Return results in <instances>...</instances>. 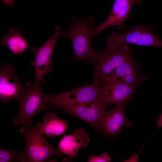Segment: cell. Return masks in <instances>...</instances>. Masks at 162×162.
<instances>
[{"label":"cell","instance_id":"obj_14","mask_svg":"<svg viewBox=\"0 0 162 162\" xmlns=\"http://www.w3.org/2000/svg\"><path fill=\"white\" fill-rule=\"evenodd\" d=\"M43 122L37 124L40 133L47 137L60 136L64 134L69 125L68 122L59 118L53 112L46 114L43 117Z\"/></svg>","mask_w":162,"mask_h":162},{"label":"cell","instance_id":"obj_11","mask_svg":"<svg viewBox=\"0 0 162 162\" xmlns=\"http://www.w3.org/2000/svg\"><path fill=\"white\" fill-rule=\"evenodd\" d=\"M128 101L122 102L112 109L106 112L100 122L101 132L107 138L118 135L125 126L132 125L131 122L127 118L125 108Z\"/></svg>","mask_w":162,"mask_h":162},{"label":"cell","instance_id":"obj_4","mask_svg":"<svg viewBox=\"0 0 162 162\" xmlns=\"http://www.w3.org/2000/svg\"><path fill=\"white\" fill-rule=\"evenodd\" d=\"M20 132L25 141L24 148L27 156L21 162H45L53 155L61 156L62 152L58 148L52 147L39 132L37 125H21Z\"/></svg>","mask_w":162,"mask_h":162},{"label":"cell","instance_id":"obj_3","mask_svg":"<svg viewBox=\"0 0 162 162\" xmlns=\"http://www.w3.org/2000/svg\"><path fill=\"white\" fill-rule=\"evenodd\" d=\"M40 83L26 82L24 96L14 121L15 125L31 126L34 116L50 109L47 95L42 91Z\"/></svg>","mask_w":162,"mask_h":162},{"label":"cell","instance_id":"obj_17","mask_svg":"<svg viewBox=\"0 0 162 162\" xmlns=\"http://www.w3.org/2000/svg\"><path fill=\"white\" fill-rule=\"evenodd\" d=\"M27 156L26 150L16 152L0 148V162H21Z\"/></svg>","mask_w":162,"mask_h":162},{"label":"cell","instance_id":"obj_19","mask_svg":"<svg viewBox=\"0 0 162 162\" xmlns=\"http://www.w3.org/2000/svg\"><path fill=\"white\" fill-rule=\"evenodd\" d=\"M111 160V157L106 152L101 153L100 155L95 156L92 155L89 156L88 162H110Z\"/></svg>","mask_w":162,"mask_h":162},{"label":"cell","instance_id":"obj_12","mask_svg":"<svg viewBox=\"0 0 162 162\" xmlns=\"http://www.w3.org/2000/svg\"><path fill=\"white\" fill-rule=\"evenodd\" d=\"M141 4L142 2L139 0H115L107 19L95 27L94 37L105 29L112 26H118L119 29H123L126 20L130 17L132 7L134 5Z\"/></svg>","mask_w":162,"mask_h":162},{"label":"cell","instance_id":"obj_21","mask_svg":"<svg viewBox=\"0 0 162 162\" xmlns=\"http://www.w3.org/2000/svg\"><path fill=\"white\" fill-rule=\"evenodd\" d=\"M157 128L158 129L162 127V112L159 117L157 119Z\"/></svg>","mask_w":162,"mask_h":162},{"label":"cell","instance_id":"obj_9","mask_svg":"<svg viewBox=\"0 0 162 162\" xmlns=\"http://www.w3.org/2000/svg\"><path fill=\"white\" fill-rule=\"evenodd\" d=\"M16 70L10 64L0 63V98L3 101L14 98L20 105L24 96L26 86L20 82Z\"/></svg>","mask_w":162,"mask_h":162},{"label":"cell","instance_id":"obj_1","mask_svg":"<svg viewBox=\"0 0 162 162\" xmlns=\"http://www.w3.org/2000/svg\"><path fill=\"white\" fill-rule=\"evenodd\" d=\"M94 18L73 19L67 31H62L61 35L69 39L72 43L74 59L75 61L89 62L94 50L91 45L94 37Z\"/></svg>","mask_w":162,"mask_h":162},{"label":"cell","instance_id":"obj_15","mask_svg":"<svg viewBox=\"0 0 162 162\" xmlns=\"http://www.w3.org/2000/svg\"><path fill=\"white\" fill-rule=\"evenodd\" d=\"M1 43L3 47L7 46L13 55L22 54L29 46L20 30L13 28L9 29L8 34L1 38Z\"/></svg>","mask_w":162,"mask_h":162},{"label":"cell","instance_id":"obj_16","mask_svg":"<svg viewBox=\"0 0 162 162\" xmlns=\"http://www.w3.org/2000/svg\"><path fill=\"white\" fill-rule=\"evenodd\" d=\"M137 71L132 56L117 67L108 76L120 80L122 78Z\"/></svg>","mask_w":162,"mask_h":162},{"label":"cell","instance_id":"obj_10","mask_svg":"<svg viewBox=\"0 0 162 162\" xmlns=\"http://www.w3.org/2000/svg\"><path fill=\"white\" fill-rule=\"evenodd\" d=\"M101 94L108 106L118 104L132 98L136 89L130 87L115 78L110 76L104 77L100 82Z\"/></svg>","mask_w":162,"mask_h":162},{"label":"cell","instance_id":"obj_5","mask_svg":"<svg viewBox=\"0 0 162 162\" xmlns=\"http://www.w3.org/2000/svg\"><path fill=\"white\" fill-rule=\"evenodd\" d=\"M132 51L127 46L122 49L94 50L89 62L92 64L94 81L99 83L119 65L132 56Z\"/></svg>","mask_w":162,"mask_h":162},{"label":"cell","instance_id":"obj_20","mask_svg":"<svg viewBox=\"0 0 162 162\" xmlns=\"http://www.w3.org/2000/svg\"><path fill=\"white\" fill-rule=\"evenodd\" d=\"M2 2L5 5L9 7L14 6V2L13 0H1Z\"/></svg>","mask_w":162,"mask_h":162},{"label":"cell","instance_id":"obj_6","mask_svg":"<svg viewBox=\"0 0 162 162\" xmlns=\"http://www.w3.org/2000/svg\"><path fill=\"white\" fill-rule=\"evenodd\" d=\"M107 107L101 94L91 101L72 105L59 106L53 110L62 109L65 112L85 121L98 132H101L100 122Z\"/></svg>","mask_w":162,"mask_h":162},{"label":"cell","instance_id":"obj_2","mask_svg":"<svg viewBox=\"0 0 162 162\" xmlns=\"http://www.w3.org/2000/svg\"><path fill=\"white\" fill-rule=\"evenodd\" d=\"M109 49H122L128 44L162 48V40L155 34L151 25L132 26L120 32H113L105 38Z\"/></svg>","mask_w":162,"mask_h":162},{"label":"cell","instance_id":"obj_7","mask_svg":"<svg viewBox=\"0 0 162 162\" xmlns=\"http://www.w3.org/2000/svg\"><path fill=\"white\" fill-rule=\"evenodd\" d=\"M101 95L100 84L94 81L91 83L83 85L65 92L47 95L50 104V109L58 106L72 105L94 100Z\"/></svg>","mask_w":162,"mask_h":162},{"label":"cell","instance_id":"obj_8","mask_svg":"<svg viewBox=\"0 0 162 162\" xmlns=\"http://www.w3.org/2000/svg\"><path fill=\"white\" fill-rule=\"evenodd\" d=\"M61 30L60 26H56L52 36L42 46L38 48L34 47L31 48L34 57L30 64L35 68L36 82L44 83L46 82L44 77L45 74L52 70V53L56 41L61 35Z\"/></svg>","mask_w":162,"mask_h":162},{"label":"cell","instance_id":"obj_18","mask_svg":"<svg viewBox=\"0 0 162 162\" xmlns=\"http://www.w3.org/2000/svg\"><path fill=\"white\" fill-rule=\"evenodd\" d=\"M145 79L136 71L124 76L119 81L130 87L136 89Z\"/></svg>","mask_w":162,"mask_h":162},{"label":"cell","instance_id":"obj_13","mask_svg":"<svg viewBox=\"0 0 162 162\" xmlns=\"http://www.w3.org/2000/svg\"><path fill=\"white\" fill-rule=\"evenodd\" d=\"M90 140L88 135L83 128L76 129L72 134L62 137L58 142V148L71 159H75L80 149L86 147Z\"/></svg>","mask_w":162,"mask_h":162}]
</instances>
